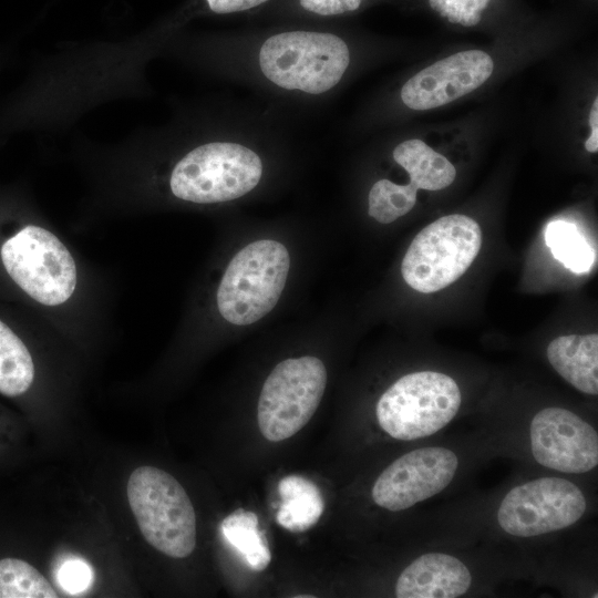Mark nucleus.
Returning a JSON list of instances; mask_svg holds the SVG:
<instances>
[{
    "instance_id": "2eb2a0df",
    "label": "nucleus",
    "mask_w": 598,
    "mask_h": 598,
    "mask_svg": "<svg viewBox=\"0 0 598 598\" xmlns=\"http://www.w3.org/2000/svg\"><path fill=\"white\" fill-rule=\"evenodd\" d=\"M280 505L277 523L287 530L297 533L311 528L324 509L319 487L300 475H289L279 481Z\"/></svg>"
},
{
    "instance_id": "f257e3e1",
    "label": "nucleus",
    "mask_w": 598,
    "mask_h": 598,
    "mask_svg": "<svg viewBox=\"0 0 598 598\" xmlns=\"http://www.w3.org/2000/svg\"><path fill=\"white\" fill-rule=\"evenodd\" d=\"M127 499L151 546L172 558H185L193 553L196 515L175 477L157 467H137L127 482Z\"/></svg>"
},
{
    "instance_id": "f3484780",
    "label": "nucleus",
    "mask_w": 598,
    "mask_h": 598,
    "mask_svg": "<svg viewBox=\"0 0 598 598\" xmlns=\"http://www.w3.org/2000/svg\"><path fill=\"white\" fill-rule=\"evenodd\" d=\"M220 529L250 569L261 571L269 565L271 553L255 513L237 509L224 518Z\"/></svg>"
},
{
    "instance_id": "412c9836",
    "label": "nucleus",
    "mask_w": 598,
    "mask_h": 598,
    "mask_svg": "<svg viewBox=\"0 0 598 598\" xmlns=\"http://www.w3.org/2000/svg\"><path fill=\"white\" fill-rule=\"evenodd\" d=\"M416 193L411 183L398 185L389 179H380L369 193V215L381 224H390L414 207Z\"/></svg>"
},
{
    "instance_id": "ddd939ff",
    "label": "nucleus",
    "mask_w": 598,
    "mask_h": 598,
    "mask_svg": "<svg viewBox=\"0 0 598 598\" xmlns=\"http://www.w3.org/2000/svg\"><path fill=\"white\" fill-rule=\"evenodd\" d=\"M472 582L467 567L456 557L429 553L413 560L399 576V598H455L467 591Z\"/></svg>"
},
{
    "instance_id": "f8f14e48",
    "label": "nucleus",
    "mask_w": 598,
    "mask_h": 598,
    "mask_svg": "<svg viewBox=\"0 0 598 598\" xmlns=\"http://www.w3.org/2000/svg\"><path fill=\"white\" fill-rule=\"evenodd\" d=\"M493 69L494 62L484 51L457 52L408 80L401 90L402 102L415 111L445 105L480 87Z\"/></svg>"
},
{
    "instance_id": "6e6552de",
    "label": "nucleus",
    "mask_w": 598,
    "mask_h": 598,
    "mask_svg": "<svg viewBox=\"0 0 598 598\" xmlns=\"http://www.w3.org/2000/svg\"><path fill=\"white\" fill-rule=\"evenodd\" d=\"M0 256L11 279L42 305H61L75 289L76 267L70 251L42 227L20 229L3 243Z\"/></svg>"
},
{
    "instance_id": "423d86ee",
    "label": "nucleus",
    "mask_w": 598,
    "mask_h": 598,
    "mask_svg": "<svg viewBox=\"0 0 598 598\" xmlns=\"http://www.w3.org/2000/svg\"><path fill=\"white\" fill-rule=\"evenodd\" d=\"M262 164L250 148L215 142L184 156L171 175L173 194L184 200L209 204L239 198L259 183Z\"/></svg>"
},
{
    "instance_id": "0eeeda50",
    "label": "nucleus",
    "mask_w": 598,
    "mask_h": 598,
    "mask_svg": "<svg viewBox=\"0 0 598 598\" xmlns=\"http://www.w3.org/2000/svg\"><path fill=\"white\" fill-rule=\"evenodd\" d=\"M326 384V367L316 357L278 363L266 379L258 400L257 422L262 436L280 442L299 432L317 411Z\"/></svg>"
},
{
    "instance_id": "a211bd4d",
    "label": "nucleus",
    "mask_w": 598,
    "mask_h": 598,
    "mask_svg": "<svg viewBox=\"0 0 598 598\" xmlns=\"http://www.w3.org/2000/svg\"><path fill=\"white\" fill-rule=\"evenodd\" d=\"M34 364L22 340L0 320V393L18 396L29 390Z\"/></svg>"
},
{
    "instance_id": "aec40b11",
    "label": "nucleus",
    "mask_w": 598,
    "mask_h": 598,
    "mask_svg": "<svg viewBox=\"0 0 598 598\" xmlns=\"http://www.w3.org/2000/svg\"><path fill=\"white\" fill-rule=\"evenodd\" d=\"M58 594L29 563L18 558L0 559V598H56Z\"/></svg>"
},
{
    "instance_id": "1a4fd4ad",
    "label": "nucleus",
    "mask_w": 598,
    "mask_h": 598,
    "mask_svg": "<svg viewBox=\"0 0 598 598\" xmlns=\"http://www.w3.org/2000/svg\"><path fill=\"white\" fill-rule=\"evenodd\" d=\"M585 509V496L575 484L542 477L511 489L498 507L497 520L511 535L533 537L573 525Z\"/></svg>"
},
{
    "instance_id": "5701e85b",
    "label": "nucleus",
    "mask_w": 598,
    "mask_h": 598,
    "mask_svg": "<svg viewBox=\"0 0 598 598\" xmlns=\"http://www.w3.org/2000/svg\"><path fill=\"white\" fill-rule=\"evenodd\" d=\"M361 1L362 0H300V6L308 11L321 16H332L354 11L359 8Z\"/></svg>"
},
{
    "instance_id": "f03ea898",
    "label": "nucleus",
    "mask_w": 598,
    "mask_h": 598,
    "mask_svg": "<svg viewBox=\"0 0 598 598\" xmlns=\"http://www.w3.org/2000/svg\"><path fill=\"white\" fill-rule=\"evenodd\" d=\"M350 61L346 42L331 33L289 31L265 41L259 51L264 75L286 90L320 94L332 89Z\"/></svg>"
},
{
    "instance_id": "9b49d317",
    "label": "nucleus",
    "mask_w": 598,
    "mask_h": 598,
    "mask_svg": "<svg viewBox=\"0 0 598 598\" xmlns=\"http://www.w3.org/2000/svg\"><path fill=\"white\" fill-rule=\"evenodd\" d=\"M530 447L540 465L565 473H585L598 464L596 430L563 408H546L534 416Z\"/></svg>"
},
{
    "instance_id": "4468645a",
    "label": "nucleus",
    "mask_w": 598,
    "mask_h": 598,
    "mask_svg": "<svg viewBox=\"0 0 598 598\" xmlns=\"http://www.w3.org/2000/svg\"><path fill=\"white\" fill-rule=\"evenodd\" d=\"M547 358L551 367L573 386L597 395V333L557 337L547 347Z\"/></svg>"
},
{
    "instance_id": "7ed1b4c3",
    "label": "nucleus",
    "mask_w": 598,
    "mask_h": 598,
    "mask_svg": "<svg viewBox=\"0 0 598 598\" xmlns=\"http://www.w3.org/2000/svg\"><path fill=\"white\" fill-rule=\"evenodd\" d=\"M290 259L286 247L260 239L241 248L230 260L217 290V306L228 322L247 326L277 305L285 288Z\"/></svg>"
},
{
    "instance_id": "9d476101",
    "label": "nucleus",
    "mask_w": 598,
    "mask_h": 598,
    "mask_svg": "<svg viewBox=\"0 0 598 598\" xmlns=\"http://www.w3.org/2000/svg\"><path fill=\"white\" fill-rule=\"evenodd\" d=\"M458 466L454 452L444 447H423L409 452L390 464L377 478L372 498L382 508L399 512L443 491Z\"/></svg>"
},
{
    "instance_id": "393cba45",
    "label": "nucleus",
    "mask_w": 598,
    "mask_h": 598,
    "mask_svg": "<svg viewBox=\"0 0 598 598\" xmlns=\"http://www.w3.org/2000/svg\"><path fill=\"white\" fill-rule=\"evenodd\" d=\"M589 124L591 126V134L585 142V148L590 153H597L598 151V99L596 97L589 114Z\"/></svg>"
},
{
    "instance_id": "6ab92c4d",
    "label": "nucleus",
    "mask_w": 598,
    "mask_h": 598,
    "mask_svg": "<svg viewBox=\"0 0 598 598\" xmlns=\"http://www.w3.org/2000/svg\"><path fill=\"white\" fill-rule=\"evenodd\" d=\"M545 240L554 257L575 274H585L592 267L596 255L578 228L568 221H551Z\"/></svg>"
},
{
    "instance_id": "4be33fe9",
    "label": "nucleus",
    "mask_w": 598,
    "mask_h": 598,
    "mask_svg": "<svg viewBox=\"0 0 598 598\" xmlns=\"http://www.w3.org/2000/svg\"><path fill=\"white\" fill-rule=\"evenodd\" d=\"M93 580L90 566L81 559H69L58 570L60 586L71 594L84 591Z\"/></svg>"
},
{
    "instance_id": "b1692460",
    "label": "nucleus",
    "mask_w": 598,
    "mask_h": 598,
    "mask_svg": "<svg viewBox=\"0 0 598 598\" xmlns=\"http://www.w3.org/2000/svg\"><path fill=\"white\" fill-rule=\"evenodd\" d=\"M212 11L216 13H230L248 10L268 0H206Z\"/></svg>"
},
{
    "instance_id": "20e7f679",
    "label": "nucleus",
    "mask_w": 598,
    "mask_h": 598,
    "mask_svg": "<svg viewBox=\"0 0 598 598\" xmlns=\"http://www.w3.org/2000/svg\"><path fill=\"white\" fill-rule=\"evenodd\" d=\"M482 245L480 225L453 214L424 227L410 244L401 265L404 281L431 293L456 281L472 265Z\"/></svg>"
},
{
    "instance_id": "dca6fc26",
    "label": "nucleus",
    "mask_w": 598,
    "mask_h": 598,
    "mask_svg": "<svg viewBox=\"0 0 598 598\" xmlns=\"http://www.w3.org/2000/svg\"><path fill=\"white\" fill-rule=\"evenodd\" d=\"M393 158L408 172L416 189L440 190L450 186L456 176L455 167L445 156L417 138L399 144Z\"/></svg>"
},
{
    "instance_id": "39448f33",
    "label": "nucleus",
    "mask_w": 598,
    "mask_h": 598,
    "mask_svg": "<svg viewBox=\"0 0 598 598\" xmlns=\"http://www.w3.org/2000/svg\"><path fill=\"white\" fill-rule=\"evenodd\" d=\"M461 392L448 375L435 371L409 373L379 399L377 419L390 436L412 441L448 424L461 405Z\"/></svg>"
}]
</instances>
